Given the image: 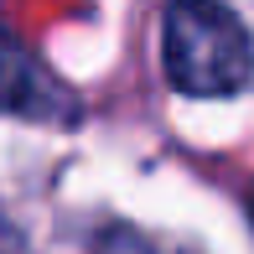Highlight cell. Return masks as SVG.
<instances>
[{
	"mask_svg": "<svg viewBox=\"0 0 254 254\" xmlns=\"http://www.w3.org/2000/svg\"><path fill=\"white\" fill-rule=\"evenodd\" d=\"M161 67L187 99H228L254 83V37L228 5H171L161 21Z\"/></svg>",
	"mask_w": 254,
	"mask_h": 254,
	"instance_id": "1",
	"label": "cell"
},
{
	"mask_svg": "<svg viewBox=\"0 0 254 254\" xmlns=\"http://www.w3.org/2000/svg\"><path fill=\"white\" fill-rule=\"evenodd\" d=\"M0 114H26V120H73L78 114V99L5 31H0Z\"/></svg>",
	"mask_w": 254,
	"mask_h": 254,
	"instance_id": "2",
	"label": "cell"
},
{
	"mask_svg": "<svg viewBox=\"0 0 254 254\" xmlns=\"http://www.w3.org/2000/svg\"><path fill=\"white\" fill-rule=\"evenodd\" d=\"M94 254H197V249H182L161 234H145V228H130V223H114L99 234V249Z\"/></svg>",
	"mask_w": 254,
	"mask_h": 254,
	"instance_id": "3",
	"label": "cell"
},
{
	"mask_svg": "<svg viewBox=\"0 0 254 254\" xmlns=\"http://www.w3.org/2000/svg\"><path fill=\"white\" fill-rule=\"evenodd\" d=\"M0 254H16V244H10V234H5V223H0Z\"/></svg>",
	"mask_w": 254,
	"mask_h": 254,
	"instance_id": "4",
	"label": "cell"
}]
</instances>
